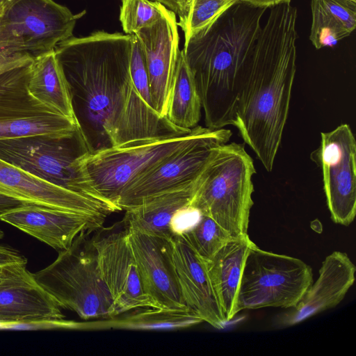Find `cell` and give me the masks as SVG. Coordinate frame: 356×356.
Segmentation results:
<instances>
[{
	"mask_svg": "<svg viewBox=\"0 0 356 356\" xmlns=\"http://www.w3.org/2000/svg\"><path fill=\"white\" fill-rule=\"evenodd\" d=\"M131 35L96 31L54 49L68 83L74 117L89 152L181 136L141 98L130 74Z\"/></svg>",
	"mask_w": 356,
	"mask_h": 356,
	"instance_id": "obj_1",
	"label": "cell"
},
{
	"mask_svg": "<svg viewBox=\"0 0 356 356\" xmlns=\"http://www.w3.org/2000/svg\"><path fill=\"white\" fill-rule=\"evenodd\" d=\"M239 76L236 124L243 142L270 172L288 117L296 70L297 9L270 8Z\"/></svg>",
	"mask_w": 356,
	"mask_h": 356,
	"instance_id": "obj_2",
	"label": "cell"
},
{
	"mask_svg": "<svg viewBox=\"0 0 356 356\" xmlns=\"http://www.w3.org/2000/svg\"><path fill=\"white\" fill-rule=\"evenodd\" d=\"M266 9L239 1L184 42L182 51L200 98L205 127H236L241 70Z\"/></svg>",
	"mask_w": 356,
	"mask_h": 356,
	"instance_id": "obj_3",
	"label": "cell"
},
{
	"mask_svg": "<svg viewBox=\"0 0 356 356\" xmlns=\"http://www.w3.org/2000/svg\"><path fill=\"white\" fill-rule=\"evenodd\" d=\"M255 173L244 144L225 143L216 149L188 204L213 218L232 237L246 234Z\"/></svg>",
	"mask_w": 356,
	"mask_h": 356,
	"instance_id": "obj_4",
	"label": "cell"
},
{
	"mask_svg": "<svg viewBox=\"0 0 356 356\" xmlns=\"http://www.w3.org/2000/svg\"><path fill=\"white\" fill-rule=\"evenodd\" d=\"M90 232L79 234L49 266L33 273L61 308L85 321L116 316L112 298L101 274Z\"/></svg>",
	"mask_w": 356,
	"mask_h": 356,
	"instance_id": "obj_5",
	"label": "cell"
},
{
	"mask_svg": "<svg viewBox=\"0 0 356 356\" xmlns=\"http://www.w3.org/2000/svg\"><path fill=\"white\" fill-rule=\"evenodd\" d=\"M212 130L197 125L181 136L140 140L88 152L81 160L82 165L97 197L118 211V200L131 184Z\"/></svg>",
	"mask_w": 356,
	"mask_h": 356,
	"instance_id": "obj_6",
	"label": "cell"
},
{
	"mask_svg": "<svg viewBox=\"0 0 356 356\" xmlns=\"http://www.w3.org/2000/svg\"><path fill=\"white\" fill-rule=\"evenodd\" d=\"M88 152L79 127L68 135H35L0 140L1 159L48 183L100 200L81 163Z\"/></svg>",
	"mask_w": 356,
	"mask_h": 356,
	"instance_id": "obj_7",
	"label": "cell"
},
{
	"mask_svg": "<svg viewBox=\"0 0 356 356\" xmlns=\"http://www.w3.org/2000/svg\"><path fill=\"white\" fill-rule=\"evenodd\" d=\"M313 282L312 268L303 261L260 249L253 243L247 254L236 309L295 307Z\"/></svg>",
	"mask_w": 356,
	"mask_h": 356,
	"instance_id": "obj_8",
	"label": "cell"
},
{
	"mask_svg": "<svg viewBox=\"0 0 356 356\" xmlns=\"http://www.w3.org/2000/svg\"><path fill=\"white\" fill-rule=\"evenodd\" d=\"M84 13L74 15L53 0H5L0 8V51L34 58L54 51L72 36Z\"/></svg>",
	"mask_w": 356,
	"mask_h": 356,
	"instance_id": "obj_9",
	"label": "cell"
},
{
	"mask_svg": "<svg viewBox=\"0 0 356 356\" xmlns=\"http://www.w3.org/2000/svg\"><path fill=\"white\" fill-rule=\"evenodd\" d=\"M30 63L0 74V140L35 135H68L78 128L76 122L30 94Z\"/></svg>",
	"mask_w": 356,
	"mask_h": 356,
	"instance_id": "obj_10",
	"label": "cell"
},
{
	"mask_svg": "<svg viewBox=\"0 0 356 356\" xmlns=\"http://www.w3.org/2000/svg\"><path fill=\"white\" fill-rule=\"evenodd\" d=\"M231 130L213 129L209 134L170 156L138 178L120 195L119 211L135 207L145 201L196 180L216 149L229 141Z\"/></svg>",
	"mask_w": 356,
	"mask_h": 356,
	"instance_id": "obj_11",
	"label": "cell"
},
{
	"mask_svg": "<svg viewBox=\"0 0 356 356\" xmlns=\"http://www.w3.org/2000/svg\"><path fill=\"white\" fill-rule=\"evenodd\" d=\"M312 159L321 168L331 219L350 225L356 214V141L351 128L342 124L321 133V144Z\"/></svg>",
	"mask_w": 356,
	"mask_h": 356,
	"instance_id": "obj_12",
	"label": "cell"
},
{
	"mask_svg": "<svg viewBox=\"0 0 356 356\" xmlns=\"http://www.w3.org/2000/svg\"><path fill=\"white\" fill-rule=\"evenodd\" d=\"M92 241L116 316L138 308L157 307L144 291L128 230L112 228L95 235Z\"/></svg>",
	"mask_w": 356,
	"mask_h": 356,
	"instance_id": "obj_13",
	"label": "cell"
},
{
	"mask_svg": "<svg viewBox=\"0 0 356 356\" xmlns=\"http://www.w3.org/2000/svg\"><path fill=\"white\" fill-rule=\"evenodd\" d=\"M128 240L146 294L159 308L188 307L173 259L172 238L128 230Z\"/></svg>",
	"mask_w": 356,
	"mask_h": 356,
	"instance_id": "obj_14",
	"label": "cell"
},
{
	"mask_svg": "<svg viewBox=\"0 0 356 356\" xmlns=\"http://www.w3.org/2000/svg\"><path fill=\"white\" fill-rule=\"evenodd\" d=\"M106 217L21 204L0 212V220L61 251L81 232L97 230Z\"/></svg>",
	"mask_w": 356,
	"mask_h": 356,
	"instance_id": "obj_15",
	"label": "cell"
},
{
	"mask_svg": "<svg viewBox=\"0 0 356 356\" xmlns=\"http://www.w3.org/2000/svg\"><path fill=\"white\" fill-rule=\"evenodd\" d=\"M0 195L22 204L106 217L115 209L97 199L48 183L0 159Z\"/></svg>",
	"mask_w": 356,
	"mask_h": 356,
	"instance_id": "obj_16",
	"label": "cell"
},
{
	"mask_svg": "<svg viewBox=\"0 0 356 356\" xmlns=\"http://www.w3.org/2000/svg\"><path fill=\"white\" fill-rule=\"evenodd\" d=\"M177 26L175 14L166 8L156 23L134 33L143 51L154 109L164 118L180 51Z\"/></svg>",
	"mask_w": 356,
	"mask_h": 356,
	"instance_id": "obj_17",
	"label": "cell"
},
{
	"mask_svg": "<svg viewBox=\"0 0 356 356\" xmlns=\"http://www.w3.org/2000/svg\"><path fill=\"white\" fill-rule=\"evenodd\" d=\"M355 272L356 267L346 252H332L322 262L316 281L295 307L279 316L278 325L292 326L335 307L354 284Z\"/></svg>",
	"mask_w": 356,
	"mask_h": 356,
	"instance_id": "obj_18",
	"label": "cell"
},
{
	"mask_svg": "<svg viewBox=\"0 0 356 356\" xmlns=\"http://www.w3.org/2000/svg\"><path fill=\"white\" fill-rule=\"evenodd\" d=\"M26 264H13L0 282V323L64 318L61 307L36 281Z\"/></svg>",
	"mask_w": 356,
	"mask_h": 356,
	"instance_id": "obj_19",
	"label": "cell"
},
{
	"mask_svg": "<svg viewBox=\"0 0 356 356\" xmlns=\"http://www.w3.org/2000/svg\"><path fill=\"white\" fill-rule=\"evenodd\" d=\"M173 259L186 305L216 329L227 324L202 259L181 236L172 238Z\"/></svg>",
	"mask_w": 356,
	"mask_h": 356,
	"instance_id": "obj_20",
	"label": "cell"
},
{
	"mask_svg": "<svg viewBox=\"0 0 356 356\" xmlns=\"http://www.w3.org/2000/svg\"><path fill=\"white\" fill-rule=\"evenodd\" d=\"M252 243L248 234L233 238L206 261L213 289L228 323L238 313V291L245 259Z\"/></svg>",
	"mask_w": 356,
	"mask_h": 356,
	"instance_id": "obj_21",
	"label": "cell"
},
{
	"mask_svg": "<svg viewBox=\"0 0 356 356\" xmlns=\"http://www.w3.org/2000/svg\"><path fill=\"white\" fill-rule=\"evenodd\" d=\"M200 177L190 184L154 196L125 210L121 222L124 227L131 232L172 238L170 228L171 219L179 209L189 204Z\"/></svg>",
	"mask_w": 356,
	"mask_h": 356,
	"instance_id": "obj_22",
	"label": "cell"
},
{
	"mask_svg": "<svg viewBox=\"0 0 356 356\" xmlns=\"http://www.w3.org/2000/svg\"><path fill=\"white\" fill-rule=\"evenodd\" d=\"M28 90L43 105L76 122L70 87L54 50L33 59Z\"/></svg>",
	"mask_w": 356,
	"mask_h": 356,
	"instance_id": "obj_23",
	"label": "cell"
},
{
	"mask_svg": "<svg viewBox=\"0 0 356 356\" xmlns=\"http://www.w3.org/2000/svg\"><path fill=\"white\" fill-rule=\"evenodd\" d=\"M188 307L167 309L138 308L113 318L82 322V330L115 328L135 330H172L188 328L202 323Z\"/></svg>",
	"mask_w": 356,
	"mask_h": 356,
	"instance_id": "obj_24",
	"label": "cell"
},
{
	"mask_svg": "<svg viewBox=\"0 0 356 356\" xmlns=\"http://www.w3.org/2000/svg\"><path fill=\"white\" fill-rule=\"evenodd\" d=\"M309 40L316 49L333 47L349 36L356 26V2L312 0Z\"/></svg>",
	"mask_w": 356,
	"mask_h": 356,
	"instance_id": "obj_25",
	"label": "cell"
},
{
	"mask_svg": "<svg viewBox=\"0 0 356 356\" xmlns=\"http://www.w3.org/2000/svg\"><path fill=\"white\" fill-rule=\"evenodd\" d=\"M202 104L183 51L178 54L165 117L175 127L189 131L201 118Z\"/></svg>",
	"mask_w": 356,
	"mask_h": 356,
	"instance_id": "obj_26",
	"label": "cell"
},
{
	"mask_svg": "<svg viewBox=\"0 0 356 356\" xmlns=\"http://www.w3.org/2000/svg\"><path fill=\"white\" fill-rule=\"evenodd\" d=\"M240 0H186L177 25L184 33V42L211 25Z\"/></svg>",
	"mask_w": 356,
	"mask_h": 356,
	"instance_id": "obj_27",
	"label": "cell"
},
{
	"mask_svg": "<svg viewBox=\"0 0 356 356\" xmlns=\"http://www.w3.org/2000/svg\"><path fill=\"white\" fill-rule=\"evenodd\" d=\"M181 236L206 261L234 238L213 218L203 214L198 222Z\"/></svg>",
	"mask_w": 356,
	"mask_h": 356,
	"instance_id": "obj_28",
	"label": "cell"
},
{
	"mask_svg": "<svg viewBox=\"0 0 356 356\" xmlns=\"http://www.w3.org/2000/svg\"><path fill=\"white\" fill-rule=\"evenodd\" d=\"M166 8L157 1L149 0H122L120 20L123 31L128 35L150 26L163 15Z\"/></svg>",
	"mask_w": 356,
	"mask_h": 356,
	"instance_id": "obj_29",
	"label": "cell"
},
{
	"mask_svg": "<svg viewBox=\"0 0 356 356\" xmlns=\"http://www.w3.org/2000/svg\"><path fill=\"white\" fill-rule=\"evenodd\" d=\"M201 216L199 210L189 204L179 209L170 223L172 237L182 236L192 229L198 222Z\"/></svg>",
	"mask_w": 356,
	"mask_h": 356,
	"instance_id": "obj_30",
	"label": "cell"
},
{
	"mask_svg": "<svg viewBox=\"0 0 356 356\" xmlns=\"http://www.w3.org/2000/svg\"><path fill=\"white\" fill-rule=\"evenodd\" d=\"M33 58L26 54H10L0 51V74L11 69L26 65Z\"/></svg>",
	"mask_w": 356,
	"mask_h": 356,
	"instance_id": "obj_31",
	"label": "cell"
},
{
	"mask_svg": "<svg viewBox=\"0 0 356 356\" xmlns=\"http://www.w3.org/2000/svg\"><path fill=\"white\" fill-rule=\"evenodd\" d=\"M17 263H27V259L16 249L0 243V266Z\"/></svg>",
	"mask_w": 356,
	"mask_h": 356,
	"instance_id": "obj_32",
	"label": "cell"
},
{
	"mask_svg": "<svg viewBox=\"0 0 356 356\" xmlns=\"http://www.w3.org/2000/svg\"><path fill=\"white\" fill-rule=\"evenodd\" d=\"M168 7L169 10L175 14H177L179 17L181 16L184 12L186 0H154Z\"/></svg>",
	"mask_w": 356,
	"mask_h": 356,
	"instance_id": "obj_33",
	"label": "cell"
},
{
	"mask_svg": "<svg viewBox=\"0 0 356 356\" xmlns=\"http://www.w3.org/2000/svg\"><path fill=\"white\" fill-rule=\"evenodd\" d=\"M243 2L258 7L270 8L277 4L291 2V0H240Z\"/></svg>",
	"mask_w": 356,
	"mask_h": 356,
	"instance_id": "obj_34",
	"label": "cell"
},
{
	"mask_svg": "<svg viewBox=\"0 0 356 356\" xmlns=\"http://www.w3.org/2000/svg\"><path fill=\"white\" fill-rule=\"evenodd\" d=\"M21 204L18 200L0 195V212Z\"/></svg>",
	"mask_w": 356,
	"mask_h": 356,
	"instance_id": "obj_35",
	"label": "cell"
},
{
	"mask_svg": "<svg viewBox=\"0 0 356 356\" xmlns=\"http://www.w3.org/2000/svg\"><path fill=\"white\" fill-rule=\"evenodd\" d=\"M13 264L0 266V282L3 280V278L6 277V275L8 274V273L10 270L11 266Z\"/></svg>",
	"mask_w": 356,
	"mask_h": 356,
	"instance_id": "obj_36",
	"label": "cell"
},
{
	"mask_svg": "<svg viewBox=\"0 0 356 356\" xmlns=\"http://www.w3.org/2000/svg\"><path fill=\"white\" fill-rule=\"evenodd\" d=\"M3 232L1 229H0V238H3Z\"/></svg>",
	"mask_w": 356,
	"mask_h": 356,
	"instance_id": "obj_37",
	"label": "cell"
},
{
	"mask_svg": "<svg viewBox=\"0 0 356 356\" xmlns=\"http://www.w3.org/2000/svg\"><path fill=\"white\" fill-rule=\"evenodd\" d=\"M5 0H0V8L2 6L3 3H4Z\"/></svg>",
	"mask_w": 356,
	"mask_h": 356,
	"instance_id": "obj_38",
	"label": "cell"
},
{
	"mask_svg": "<svg viewBox=\"0 0 356 356\" xmlns=\"http://www.w3.org/2000/svg\"><path fill=\"white\" fill-rule=\"evenodd\" d=\"M349 1H353V2H356V0H349Z\"/></svg>",
	"mask_w": 356,
	"mask_h": 356,
	"instance_id": "obj_39",
	"label": "cell"
}]
</instances>
